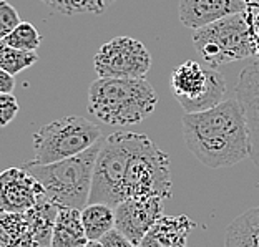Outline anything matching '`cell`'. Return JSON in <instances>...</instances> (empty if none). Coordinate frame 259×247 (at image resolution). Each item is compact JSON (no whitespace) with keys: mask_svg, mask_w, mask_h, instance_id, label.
Segmentation results:
<instances>
[{"mask_svg":"<svg viewBox=\"0 0 259 247\" xmlns=\"http://www.w3.org/2000/svg\"><path fill=\"white\" fill-rule=\"evenodd\" d=\"M181 128L186 148L211 169L234 166L251 156L249 129L238 98L206 111L185 113Z\"/></svg>","mask_w":259,"mask_h":247,"instance_id":"obj_1","label":"cell"},{"mask_svg":"<svg viewBox=\"0 0 259 247\" xmlns=\"http://www.w3.org/2000/svg\"><path fill=\"white\" fill-rule=\"evenodd\" d=\"M158 95L143 78H98L88 88L87 110L108 126L138 125L155 111Z\"/></svg>","mask_w":259,"mask_h":247,"instance_id":"obj_2","label":"cell"},{"mask_svg":"<svg viewBox=\"0 0 259 247\" xmlns=\"http://www.w3.org/2000/svg\"><path fill=\"white\" fill-rule=\"evenodd\" d=\"M102 143L103 139H100L92 148L67 160L50 164L30 161L22 168L44 186L47 197L58 208L83 209L90 199L95 161Z\"/></svg>","mask_w":259,"mask_h":247,"instance_id":"obj_3","label":"cell"},{"mask_svg":"<svg viewBox=\"0 0 259 247\" xmlns=\"http://www.w3.org/2000/svg\"><path fill=\"white\" fill-rule=\"evenodd\" d=\"M193 45L211 68L256 55L257 42L251 15L239 12L196 28L193 32Z\"/></svg>","mask_w":259,"mask_h":247,"instance_id":"obj_4","label":"cell"},{"mask_svg":"<svg viewBox=\"0 0 259 247\" xmlns=\"http://www.w3.org/2000/svg\"><path fill=\"white\" fill-rule=\"evenodd\" d=\"M102 139L98 126L83 116H63L33 134L35 163L50 164L80 155Z\"/></svg>","mask_w":259,"mask_h":247,"instance_id":"obj_5","label":"cell"},{"mask_svg":"<svg viewBox=\"0 0 259 247\" xmlns=\"http://www.w3.org/2000/svg\"><path fill=\"white\" fill-rule=\"evenodd\" d=\"M171 194V164L168 153L161 151L148 136L138 133L125 173L123 199L133 196L169 199Z\"/></svg>","mask_w":259,"mask_h":247,"instance_id":"obj_6","label":"cell"},{"mask_svg":"<svg viewBox=\"0 0 259 247\" xmlns=\"http://www.w3.org/2000/svg\"><path fill=\"white\" fill-rule=\"evenodd\" d=\"M138 133L115 131L103 139L93 171L92 192L88 203L115 206L123 201V183Z\"/></svg>","mask_w":259,"mask_h":247,"instance_id":"obj_7","label":"cell"},{"mask_svg":"<svg viewBox=\"0 0 259 247\" xmlns=\"http://www.w3.org/2000/svg\"><path fill=\"white\" fill-rule=\"evenodd\" d=\"M171 91L185 113H198L225 102L226 81L218 70L186 60L171 73Z\"/></svg>","mask_w":259,"mask_h":247,"instance_id":"obj_8","label":"cell"},{"mask_svg":"<svg viewBox=\"0 0 259 247\" xmlns=\"http://www.w3.org/2000/svg\"><path fill=\"white\" fill-rule=\"evenodd\" d=\"M148 48L132 37H115L93 58V68L100 78H143L151 68Z\"/></svg>","mask_w":259,"mask_h":247,"instance_id":"obj_9","label":"cell"},{"mask_svg":"<svg viewBox=\"0 0 259 247\" xmlns=\"http://www.w3.org/2000/svg\"><path fill=\"white\" fill-rule=\"evenodd\" d=\"M164 201L160 196H133L115 206V227L132 240L140 244L150 227L163 216Z\"/></svg>","mask_w":259,"mask_h":247,"instance_id":"obj_10","label":"cell"},{"mask_svg":"<svg viewBox=\"0 0 259 247\" xmlns=\"http://www.w3.org/2000/svg\"><path fill=\"white\" fill-rule=\"evenodd\" d=\"M45 196L44 186L25 168H9L0 173V209L25 213Z\"/></svg>","mask_w":259,"mask_h":247,"instance_id":"obj_11","label":"cell"},{"mask_svg":"<svg viewBox=\"0 0 259 247\" xmlns=\"http://www.w3.org/2000/svg\"><path fill=\"white\" fill-rule=\"evenodd\" d=\"M251 0H180V20L188 28H201L225 17L246 12Z\"/></svg>","mask_w":259,"mask_h":247,"instance_id":"obj_12","label":"cell"},{"mask_svg":"<svg viewBox=\"0 0 259 247\" xmlns=\"http://www.w3.org/2000/svg\"><path fill=\"white\" fill-rule=\"evenodd\" d=\"M236 98L241 103L249 129L251 160L259 166V62L251 63L239 75Z\"/></svg>","mask_w":259,"mask_h":247,"instance_id":"obj_13","label":"cell"},{"mask_svg":"<svg viewBox=\"0 0 259 247\" xmlns=\"http://www.w3.org/2000/svg\"><path fill=\"white\" fill-rule=\"evenodd\" d=\"M194 221L185 214L161 216L145 234L138 247H188Z\"/></svg>","mask_w":259,"mask_h":247,"instance_id":"obj_14","label":"cell"},{"mask_svg":"<svg viewBox=\"0 0 259 247\" xmlns=\"http://www.w3.org/2000/svg\"><path fill=\"white\" fill-rule=\"evenodd\" d=\"M87 242L88 237L81 224V209H58L50 247H83Z\"/></svg>","mask_w":259,"mask_h":247,"instance_id":"obj_15","label":"cell"},{"mask_svg":"<svg viewBox=\"0 0 259 247\" xmlns=\"http://www.w3.org/2000/svg\"><path fill=\"white\" fill-rule=\"evenodd\" d=\"M58 209L60 208L55 203H52L45 194V196L38 199L37 204L25 211V216L28 219V224H30V231L37 247H50Z\"/></svg>","mask_w":259,"mask_h":247,"instance_id":"obj_16","label":"cell"},{"mask_svg":"<svg viewBox=\"0 0 259 247\" xmlns=\"http://www.w3.org/2000/svg\"><path fill=\"white\" fill-rule=\"evenodd\" d=\"M0 247H37L25 213L0 209Z\"/></svg>","mask_w":259,"mask_h":247,"instance_id":"obj_17","label":"cell"},{"mask_svg":"<svg viewBox=\"0 0 259 247\" xmlns=\"http://www.w3.org/2000/svg\"><path fill=\"white\" fill-rule=\"evenodd\" d=\"M225 247H259V206L239 214L228 226Z\"/></svg>","mask_w":259,"mask_h":247,"instance_id":"obj_18","label":"cell"},{"mask_svg":"<svg viewBox=\"0 0 259 247\" xmlns=\"http://www.w3.org/2000/svg\"><path fill=\"white\" fill-rule=\"evenodd\" d=\"M81 224L88 240H100L115 227V208L103 203H88L81 209Z\"/></svg>","mask_w":259,"mask_h":247,"instance_id":"obj_19","label":"cell"},{"mask_svg":"<svg viewBox=\"0 0 259 247\" xmlns=\"http://www.w3.org/2000/svg\"><path fill=\"white\" fill-rule=\"evenodd\" d=\"M42 2L62 15H78V14L100 15L115 0H42Z\"/></svg>","mask_w":259,"mask_h":247,"instance_id":"obj_20","label":"cell"},{"mask_svg":"<svg viewBox=\"0 0 259 247\" xmlns=\"http://www.w3.org/2000/svg\"><path fill=\"white\" fill-rule=\"evenodd\" d=\"M37 52L19 50L0 42V68H4L10 75H19L25 68H30L32 65L37 63Z\"/></svg>","mask_w":259,"mask_h":247,"instance_id":"obj_21","label":"cell"},{"mask_svg":"<svg viewBox=\"0 0 259 247\" xmlns=\"http://www.w3.org/2000/svg\"><path fill=\"white\" fill-rule=\"evenodd\" d=\"M2 43L14 46V48L25 50V52H37V48L42 43V35L35 28L32 23L20 22L15 27V30L9 33L7 37L2 40Z\"/></svg>","mask_w":259,"mask_h":247,"instance_id":"obj_22","label":"cell"},{"mask_svg":"<svg viewBox=\"0 0 259 247\" xmlns=\"http://www.w3.org/2000/svg\"><path fill=\"white\" fill-rule=\"evenodd\" d=\"M20 22L19 12L15 10L14 5H10L7 0H0V42L14 32Z\"/></svg>","mask_w":259,"mask_h":247,"instance_id":"obj_23","label":"cell"},{"mask_svg":"<svg viewBox=\"0 0 259 247\" xmlns=\"http://www.w3.org/2000/svg\"><path fill=\"white\" fill-rule=\"evenodd\" d=\"M19 113V102L12 93H0V128L7 126Z\"/></svg>","mask_w":259,"mask_h":247,"instance_id":"obj_24","label":"cell"},{"mask_svg":"<svg viewBox=\"0 0 259 247\" xmlns=\"http://www.w3.org/2000/svg\"><path fill=\"white\" fill-rule=\"evenodd\" d=\"M103 247H138L137 244H133L125 234H121L118 229L113 227L111 231H108L105 236L100 239Z\"/></svg>","mask_w":259,"mask_h":247,"instance_id":"obj_25","label":"cell"},{"mask_svg":"<svg viewBox=\"0 0 259 247\" xmlns=\"http://www.w3.org/2000/svg\"><path fill=\"white\" fill-rule=\"evenodd\" d=\"M15 90V76L0 68V93H12Z\"/></svg>","mask_w":259,"mask_h":247,"instance_id":"obj_26","label":"cell"},{"mask_svg":"<svg viewBox=\"0 0 259 247\" xmlns=\"http://www.w3.org/2000/svg\"><path fill=\"white\" fill-rule=\"evenodd\" d=\"M83 247H103V245H102L100 240H88V242Z\"/></svg>","mask_w":259,"mask_h":247,"instance_id":"obj_27","label":"cell"}]
</instances>
